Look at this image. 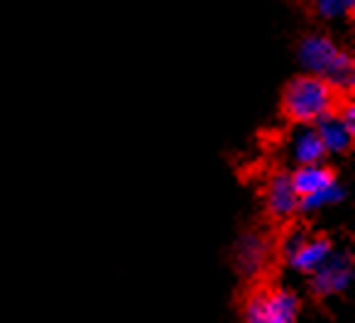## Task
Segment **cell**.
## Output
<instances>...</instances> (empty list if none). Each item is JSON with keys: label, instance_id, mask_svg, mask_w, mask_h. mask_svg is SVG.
Here are the masks:
<instances>
[{"label": "cell", "instance_id": "obj_1", "mask_svg": "<svg viewBox=\"0 0 355 323\" xmlns=\"http://www.w3.org/2000/svg\"><path fill=\"white\" fill-rule=\"evenodd\" d=\"M297 62L304 73L324 78L336 91L348 96L355 86V59L345 44L324 30H313L299 40Z\"/></svg>", "mask_w": 355, "mask_h": 323}, {"label": "cell", "instance_id": "obj_2", "mask_svg": "<svg viewBox=\"0 0 355 323\" xmlns=\"http://www.w3.org/2000/svg\"><path fill=\"white\" fill-rule=\"evenodd\" d=\"M345 96L336 91L324 78H316L311 73H299L289 78L282 89L279 108L289 125H316L319 120L338 110L340 101Z\"/></svg>", "mask_w": 355, "mask_h": 323}, {"label": "cell", "instance_id": "obj_3", "mask_svg": "<svg viewBox=\"0 0 355 323\" xmlns=\"http://www.w3.org/2000/svg\"><path fill=\"white\" fill-rule=\"evenodd\" d=\"M302 297L279 281H252L241 302L243 323H299Z\"/></svg>", "mask_w": 355, "mask_h": 323}, {"label": "cell", "instance_id": "obj_4", "mask_svg": "<svg viewBox=\"0 0 355 323\" xmlns=\"http://www.w3.org/2000/svg\"><path fill=\"white\" fill-rule=\"evenodd\" d=\"M277 262V235L267 228H248L235 238L233 265L243 279H270V270Z\"/></svg>", "mask_w": 355, "mask_h": 323}, {"label": "cell", "instance_id": "obj_5", "mask_svg": "<svg viewBox=\"0 0 355 323\" xmlns=\"http://www.w3.org/2000/svg\"><path fill=\"white\" fill-rule=\"evenodd\" d=\"M309 279V292H311L313 299H334L340 297L350 289L355 279V260L353 252L348 247H338L331 252V257L313 272V274L306 277Z\"/></svg>", "mask_w": 355, "mask_h": 323}, {"label": "cell", "instance_id": "obj_6", "mask_svg": "<svg viewBox=\"0 0 355 323\" xmlns=\"http://www.w3.org/2000/svg\"><path fill=\"white\" fill-rule=\"evenodd\" d=\"M262 206L275 223H292L299 218V193L287 169H275L267 174L262 184Z\"/></svg>", "mask_w": 355, "mask_h": 323}, {"label": "cell", "instance_id": "obj_7", "mask_svg": "<svg viewBox=\"0 0 355 323\" xmlns=\"http://www.w3.org/2000/svg\"><path fill=\"white\" fill-rule=\"evenodd\" d=\"M336 250V243L324 233H309L304 238V243L284 260V265L292 272L302 277H309L319 270L326 260L331 257V252Z\"/></svg>", "mask_w": 355, "mask_h": 323}, {"label": "cell", "instance_id": "obj_8", "mask_svg": "<svg viewBox=\"0 0 355 323\" xmlns=\"http://www.w3.org/2000/svg\"><path fill=\"white\" fill-rule=\"evenodd\" d=\"M284 152H287L292 167H304V164H316V162L329 159L313 125H292L287 142H284Z\"/></svg>", "mask_w": 355, "mask_h": 323}, {"label": "cell", "instance_id": "obj_9", "mask_svg": "<svg viewBox=\"0 0 355 323\" xmlns=\"http://www.w3.org/2000/svg\"><path fill=\"white\" fill-rule=\"evenodd\" d=\"M316 132L321 137V145L326 150V157H345L355 145V128L345 123V118L334 110L324 120L316 123Z\"/></svg>", "mask_w": 355, "mask_h": 323}, {"label": "cell", "instance_id": "obj_10", "mask_svg": "<svg viewBox=\"0 0 355 323\" xmlns=\"http://www.w3.org/2000/svg\"><path fill=\"white\" fill-rule=\"evenodd\" d=\"M289 177H292L294 189H297L299 198H302L313 191H321V189H326L329 184H334L336 179H338V172L331 167L329 162H316V164L294 167L292 172H289Z\"/></svg>", "mask_w": 355, "mask_h": 323}, {"label": "cell", "instance_id": "obj_11", "mask_svg": "<svg viewBox=\"0 0 355 323\" xmlns=\"http://www.w3.org/2000/svg\"><path fill=\"white\" fill-rule=\"evenodd\" d=\"M348 196V189L340 179H336L334 184H329L321 191H313L309 196L299 198V216H316L321 211L331 209V206H340Z\"/></svg>", "mask_w": 355, "mask_h": 323}, {"label": "cell", "instance_id": "obj_12", "mask_svg": "<svg viewBox=\"0 0 355 323\" xmlns=\"http://www.w3.org/2000/svg\"><path fill=\"white\" fill-rule=\"evenodd\" d=\"M313 17L326 25L348 22L355 12V0H304Z\"/></svg>", "mask_w": 355, "mask_h": 323}]
</instances>
